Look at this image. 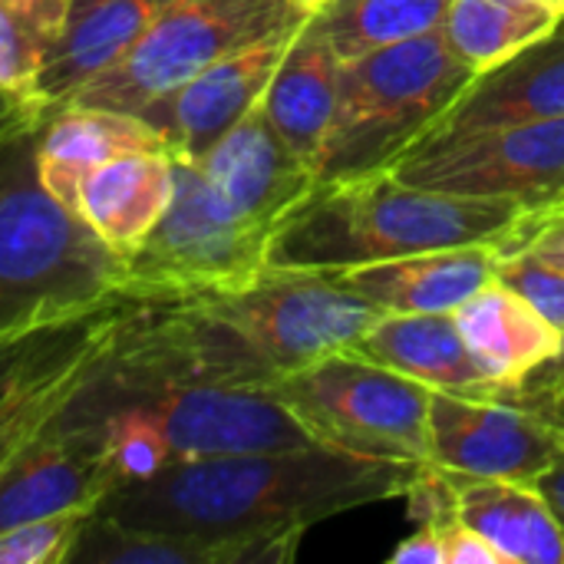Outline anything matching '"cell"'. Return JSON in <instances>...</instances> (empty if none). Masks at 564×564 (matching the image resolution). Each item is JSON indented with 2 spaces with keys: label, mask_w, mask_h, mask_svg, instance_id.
Instances as JSON below:
<instances>
[{
  "label": "cell",
  "mask_w": 564,
  "mask_h": 564,
  "mask_svg": "<svg viewBox=\"0 0 564 564\" xmlns=\"http://www.w3.org/2000/svg\"><path fill=\"white\" fill-rule=\"evenodd\" d=\"M225 321L274 377L354 347L383 314L337 281V271L268 264L248 284L192 297Z\"/></svg>",
  "instance_id": "9c48e42d"
},
{
  "label": "cell",
  "mask_w": 564,
  "mask_h": 564,
  "mask_svg": "<svg viewBox=\"0 0 564 564\" xmlns=\"http://www.w3.org/2000/svg\"><path fill=\"white\" fill-rule=\"evenodd\" d=\"M525 212L529 205L512 198H466L380 172L314 188L274 231L268 264L350 271L420 251L499 241Z\"/></svg>",
  "instance_id": "7a4b0ae2"
},
{
  "label": "cell",
  "mask_w": 564,
  "mask_h": 564,
  "mask_svg": "<svg viewBox=\"0 0 564 564\" xmlns=\"http://www.w3.org/2000/svg\"><path fill=\"white\" fill-rule=\"evenodd\" d=\"M535 3H542V7H549V10H555L558 17H564V0H535Z\"/></svg>",
  "instance_id": "f35d334b"
},
{
  "label": "cell",
  "mask_w": 564,
  "mask_h": 564,
  "mask_svg": "<svg viewBox=\"0 0 564 564\" xmlns=\"http://www.w3.org/2000/svg\"><path fill=\"white\" fill-rule=\"evenodd\" d=\"M291 3H297V7H301L304 13H317V10H324V7H327L330 0H291Z\"/></svg>",
  "instance_id": "74e56055"
},
{
  "label": "cell",
  "mask_w": 564,
  "mask_h": 564,
  "mask_svg": "<svg viewBox=\"0 0 564 564\" xmlns=\"http://www.w3.org/2000/svg\"><path fill=\"white\" fill-rule=\"evenodd\" d=\"M175 188V159L165 149L126 152L86 172L69 212L119 258H129L165 215Z\"/></svg>",
  "instance_id": "d6986e66"
},
{
  "label": "cell",
  "mask_w": 564,
  "mask_h": 564,
  "mask_svg": "<svg viewBox=\"0 0 564 564\" xmlns=\"http://www.w3.org/2000/svg\"><path fill=\"white\" fill-rule=\"evenodd\" d=\"M558 20L535 0H453L440 33L466 66L486 73L549 36Z\"/></svg>",
  "instance_id": "484cf974"
},
{
  "label": "cell",
  "mask_w": 564,
  "mask_h": 564,
  "mask_svg": "<svg viewBox=\"0 0 564 564\" xmlns=\"http://www.w3.org/2000/svg\"><path fill=\"white\" fill-rule=\"evenodd\" d=\"M564 459V403L516 390L499 400L436 393L430 403V463L489 479L539 482Z\"/></svg>",
  "instance_id": "8fae6325"
},
{
  "label": "cell",
  "mask_w": 564,
  "mask_h": 564,
  "mask_svg": "<svg viewBox=\"0 0 564 564\" xmlns=\"http://www.w3.org/2000/svg\"><path fill=\"white\" fill-rule=\"evenodd\" d=\"M416 466L364 459L321 443L178 459L122 479L99 512L135 529L205 539L307 535L324 519L403 499Z\"/></svg>",
  "instance_id": "6da1fadb"
},
{
  "label": "cell",
  "mask_w": 564,
  "mask_h": 564,
  "mask_svg": "<svg viewBox=\"0 0 564 564\" xmlns=\"http://www.w3.org/2000/svg\"><path fill=\"white\" fill-rule=\"evenodd\" d=\"M443 549H446V564H506L486 539H479L459 519L443 522Z\"/></svg>",
  "instance_id": "d6a6232c"
},
{
  "label": "cell",
  "mask_w": 564,
  "mask_h": 564,
  "mask_svg": "<svg viewBox=\"0 0 564 564\" xmlns=\"http://www.w3.org/2000/svg\"><path fill=\"white\" fill-rule=\"evenodd\" d=\"M496 248L502 254L509 251H529L535 258H545L552 264L564 268V212H552V215H532L525 212V218L506 231Z\"/></svg>",
  "instance_id": "4dcf8cb0"
},
{
  "label": "cell",
  "mask_w": 564,
  "mask_h": 564,
  "mask_svg": "<svg viewBox=\"0 0 564 564\" xmlns=\"http://www.w3.org/2000/svg\"><path fill=\"white\" fill-rule=\"evenodd\" d=\"M46 119H50V112L43 102L0 89V149L23 135H33Z\"/></svg>",
  "instance_id": "1f68e13d"
},
{
  "label": "cell",
  "mask_w": 564,
  "mask_h": 564,
  "mask_svg": "<svg viewBox=\"0 0 564 564\" xmlns=\"http://www.w3.org/2000/svg\"><path fill=\"white\" fill-rule=\"evenodd\" d=\"M453 0H330L311 13L334 53L350 63L373 50L436 33Z\"/></svg>",
  "instance_id": "4316f807"
},
{
  "label": "cell",
  "mask_w": 564,
  "mask_h": 564,
  "mask_svg": "<svg viewBox=\"0 0 564 564\" xmlns=\"http://www.w3.org/2000/svg\"><path fill=\"white\" fill-rule=\"evenodd\" d=\"M307 17L291 0H169L152 26L69 102L139 112L221 56L278 30L301 26Z\"/></svg>",
  "instance_id": "ba28073f"
},
{
  "label": "cell",
  "mask_w": 564,
  "mask_h": 564,
  "mask_svg": "<svg viewBox=\"0 0 564 564\" xmlns=\"http://www.w3.org/2000/svg\"><path fill=\"white\" fill-rule=\"evenodd\" d=\"M169 7V0H69L59 43L40 76L46 112L66 106L89 79L109 69Z\"/></svg>",
  "instance_id": "cb8c5ba5"
},
{
  "label": "cell",
  "mask_w": 564,
  "mask_h": 564,
  "mask_svg": "<svg viewBox=\"0 0 564 564\" xmlns=\"http://www.w3.org/2000/svg\"><path fill=\"white\" fill-rule=\"evenodd\" d=\"M195 162L245 221L271 235L317 188L314 169L278 135L261 106Z\"/></svg>",
  "instance_id": "9a60e30c"
},
{
  "label": "cell",
  "mask_w": 564,
  "mask_h": 564,
  "mask_svg": "<svg viewBox=\"0 0 564 564\" xmlns=\"http://www.w3.org/2000/svg\"><path fill=\"white\" fill-rule=\"evenodd\" d=\"M499 261L496 241H479L337 271V281L380 314H456L499 278Z\"/></svg>",
  "instance_id": "e0dca14e"
},
{
  "label": "cell",
  "mask_w": 564,
  "mask_h": 564,
  "mask_svg": "<svg viewBox=\"0 0 564 564\" xmlns=\"http://www.w3.org/2000/svg\"><path fill=\"white\" fill-rule=\"evenodd\" d=\"M476 76L440 30L344 63L337 109L311 165L317 188L393 172Z\"/></svg>",
  "instance_id": "5b68a950"
},
{
  "label": "cell",
  "mask_w": 564,
  "mask_h": 564,
  "mask_svg": "<svg viewBox=\"0 0 564 564\" xmlns=\"http://www.w3.org/2000/svg\"><path fill=\"white\" fill-rule=\"evenodd\" d=\"M268 390L321 446L364 459L430 463L433 390L350 347L278 377Z\"/></svg>",
  "instance_id": "52a82bcc"
},
{
  "label": "cell",
  "mask_w": 564,
  "mask_h": 564,
  "mask_svg": "<svg viewBox=\"0 0 564 564\" xmlns=\"http://www.w3.org/2000/svg\"><path fill=\"white\" fill-rule=\"evenodd\" d=\"M297 30L301 26L278 30L221 56L178 89L142 106L139 116L162 135L172 159H202L225 132L261 106Z\"/></svg>",
  "instance_id": "5bb4252c"
},
{
  "label": "cell",
  "mask_w": 564,
  "mask_h": 564,
  "mask_svg": "<svg viewBox=\"0 0 564 564\" xmlns=\"http://www.w3.org/2000/svg\"><path fill=\"white\" fill-rule=\"evenodd\" d=\"M535 486L542 489V496L549 499V506L555 509V516H558V522H562L564 529V459L558 466H552Z\"/></svg>",
  "instance_id": "d590c367"
},
{
  "label": "cell",
  "mask_w": 564,
  "mask_h": 564,
  "mask_svg": "<svg viewBox=\"0 0 564 564\" xmlns=\"http://www.w3.org/2000/svg\"><path fill=\"white\" fill-rule=\"evenodd\" d=\"M525 397H535V400H552V403H564V340L562 350L545 364L539 367L522 387H519Z\"/></svg>",
  "instance_id": "e575fe53"
},
{
  "label": "cell",
  "mask_w": 564,
  "mask_h": 564,
  "mask_svg": "<svg viewBox=\"0 0 564 564\" xmlns=\"http://www.w3.org/2000/svg\"><path fill=\"white\" fill-rule=\"evenodd\" d=\"M393 175L420 188L535 208L564 188V116L416 145Z\"/></svg>",
  "instance_id": "7c38bea8"
},
{
  "label": "cell",
  "mask_w": 564,
  "mask_h": 564,
  "mask_svg": "<svg viewBox=\"0 0 564 564\" xmlns=\"http://www.w3.org/2000/svg\"><path fill=\"white\" fill-rule=\"evenodd\" d=\"M340 73L344 59L317 30L314 17H307L261 99V112L268 116V122L307 165H314L321 139L337 109Z\"/></svg>",
  "instance_id": "d4e9b609"
},
{
  "label": "cell",
  "mask_w": 564,
  "mask_h": 564,
  "mask_svg": "<svg viewBox=\"0 0 564 564\" xmlns=\"http://www.w3.org/2000/svg\"><path fill=\"white\" fill-rule=\"evenodd\" d=\"M456 324L482 373L509 393L545 367L564 340L562 327L499 278L456 311Z\"/></svg>",
  "instance_id": "603a6c76"
},
{
  "label": "cell",
  "mask_w": 564,
  "mask_h": 564,
  "mask_svg": "<svg viewBox=\"0 0 564 564\" xmlns=\"http://www.w3.org/2000/svg\"><path fill=\"white\" fill-rule=\"evenodd\" d=\"M532 215H552V212H564V188H558L549 202H542V205H535V208H529Z\"/></svg>",
  "instance_id": "8d00e7d4"
},
{
  "label": "cell",
  "mask_w": 564,
  "mask_h": 564,
  "mask_svg": "<svg viewBox=\"0 0 564 564\" xmlns=\"http://www.w3.org/2000/svg\"><path fill=\"white\" fill-rule=\"evenodd\" d=\"M555 116H564V17L539 43L479 73L420 145Z\"/></svg>",
  "instance_id": "2e32d148"
},
{
  "label": "cell",
  "mask_w": 564,
  "mask_h": 564,
  "mask_svg": "<svg viewBox=\"0 0 564 564\" xmlns=\"http://www.w3.org/2000/svg\"><path fill=\"white\" fill-rule=\"evenodd\" d=\"M145 149H165V142L139 112L76 106V102L50 112V119L33 135L36 175H40L43 188L66 212H69L73 192L86 172H93L96 165H102L116 155L145 152Z\"/></svg>",
  "instance_id": "44dd1931"
},
{
  "label": "cell",
  "mask_w": 564,
  "mask_h": 564,
  "mask_svg": "<svg viewBox=\"0 0 564 564\" xmlns=\"http://www.w3.org/2000/svg\"><path fill=\"white\" fill-rule=\"evenodd\" d=\"M132 301H116L46 330L20 347L0 370V476L40 440L56 416L102 373Z\"/></svg>",
  "instance_id": "30bf717a"
},
{
  "label": "cell",
  "mask_w": 564,
  "mask_h": 564,
  "mask_svg": "<svg viewBox=\"0 0 564 564\" xmlns=\"http://www.w3.org/2000/svg\"><path fill=\"white\" fill-rule=\"evenodd\" d=\"M102 420L126 479L165 463L228 453L294 449L314 443L301 423L261 387L149 383L129 387L102 373L66 406Z\"/></svg>",
  "instance_id": "277c9868"
},
{
  "label": "cell",
  "mask_w": 564,
  "mask_h": 564,
  "mask_svg": "<svg viewBox=\"0 0 564 564\" xmlns=\"http://www.w3.org/2000/svg\"><path fill=\"white\" fill-rule=\"evenodd\" d=\"M122 479L102 420L63 410L0 476V532L56 512H96Z\"/></svg>",
  "instance_id": "4fadbf2b"
},
{
  "label": "cell",
  "mask_w": 564,
  "mask_h": 564,
  "mask_svg": "<svg viewBox=\"0 0 564 564\" xmlns=\"http://www.w3.org/2000/svg\"><path fill=\"white\" fill-rule=\"evenodd\" d=\"M301 539V532L248 539L155 532L116 522L96 509L69 564H291L297 558Z\"/></svg>",
  "instance_id": "ffe728a7"
},
{
  "label": "cell",
  "mask_w": 564,
  "mask_h": 564,
  "mask_svg": "<svg viewBox=\"0 0 564 564\" xmlns=\"http://www.w3.org/2000/svg\"><path fill=\"white\" fill-rule=\"evenodd\" d=\"M271 231L245 221L198 162L175 159V188L149 238L126 258L119 297L178 304L248 284L268 268Z\"/></svg>",
  "instance_id": "8992f818"
},
{
  "label": "cell",
  "mask_w": 564,
  "mask_h": 564,
  "mask_svg": "<svg viewBox=\"0 0 564 564\" xmlns=\"http://www.w3.org/2000/svg\"><path fill=\"white\" fill-rule=\"evenodd\" d=\"M499 281L519 291L539 314L564 330V268L529 251H509L499 261Z\"/></svg>",
  "instance_id": "f546056e"
},
{
  "label": "cell",
  "mask_w": 564,
  "mask_h": 564,
  "mask_svg": "<svg viewBox=\"0 0 564 564\" xmlns=\"http://www.w3.org/2000/svg\"><path fill=\"white\" fill-rule=\"evenodd\" d=\"M66 10L69 0H0V89L36 99Z\"/></svg>",
  "instance_id": "83f0119b"
},
{
  "label": "cell",
  "mask_w": 564,
  "mask_h": 564,
  "mask_svg": "<svg viewBox=\"0 0 564 564\" xmlns=\"http://www.w3.org/2000/svg\"><path fill=\"white\" fill-rule=\"evenodd\" d=\"M350 350L436 393L469 400L512 397L482 373L456 324V314H383Z\"/></svg>",
  "instance_id": "ac0fdd59"
},
{
  "label": "cell",
  "mask_w": 564,
  "mask_h": 564,
  "mask_svg": "<svg viewBox=\"0 0 564 564\" xmlns=\"http://www.w3.org/2000/svg\"><path fill=\"white\" fill-rule=\"evenodd\" d=\"M33 135L0 149V357L122 301L126 258L43 188Z\"/></svg>",
  "instance_id": "3957f363"
},
{
  "label": "cell",
  "mask_w": 564,
  "mask_h": 564,
  "mask_svg": "<svg viewBox=\"0 0 564 564\" xmlns=\"http://www.w3.org/2000/svg\"><path fill=\"white\" fill-rule=\"evenodd\" d=\"M390 564H446L443 525H416V532L393 549Z\"/></svg>",
  "instance_id": "836d02e7"
},
{
  "label": "cell",
  "mask_w": 564,
  "mask_h": 564,
  "mask_svg": "<svg viewBox=\"0 0 564 564\" xmlns=\"http://www.w3.org/2000/svg\"><path fill=\"white\" fill-rule=\"evenodd\" d=\"M449 482L456 492V519L486 539L502 562L564 564L562 522L535 482L466 473H449Z\"/></svg>",
  "instance_id": "7402d4cb"
},
{
  "label": "cell",
  "mask_w": 564,
  "mask_h": 564,
  "mask_svg": "<svg viewBox=\"0 0 564 564\" xmlns=\"http://www.w3.org/2000/svg\"><path fill=\"white\" fill-rule=\"evenodd\" d=\"M93 512H56L0 532V564H69Z\"/></svg>",
  "instance_id": "f1b7e54d"
}]
</instances>
